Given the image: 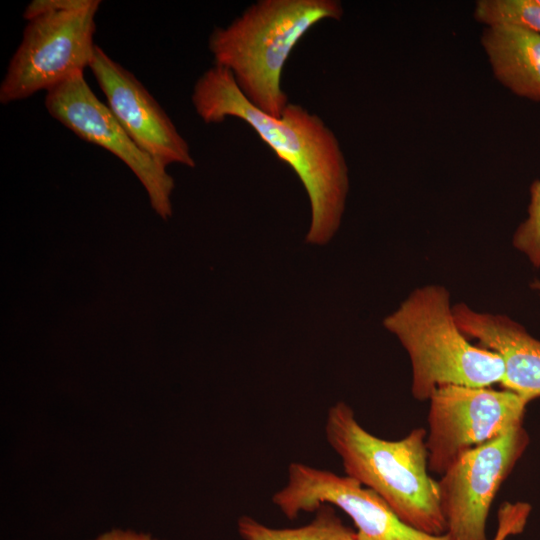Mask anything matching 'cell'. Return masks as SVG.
I'll list each match as a JSON object with an SVG mask.
<instances>
[{
	"mask_svg": "<svg viewBox=\"0 0 540 540\" xmlns=\"http://www.w3.org/2000/svg\"><path fill=\"white\" fill-rule=\"evenodd\" d=\"M191 101L206 124L234 117L248 124L302 182L311 206L306 241L327 243L338 230L349 191L348 166L334 132L314 113L289 103L280 117L250 103L227 69L213 65L195 82Z\"/></svg>",
	"mask_w": 540,
	"mask_h": 540,
	"instance_id": "cell-1",
	"label": "cell"
},
{
	"mask_svg": "<svg viewBox=\"0 0 540 540\" xmlns=\"http://www.w3.org/2000/svg\"><path fill=\"white\" fill-rule=\"evenodd\" d=\"M337 0H259L208 39L214 65L230 71L247 100L280 117L290 103L281 87L285 64L299 41L316 24L340 20Z\"/></svg>",
	"mask_w": 540,
	"mask_h": 540,
	"instance_id": "cell-2",
	"label": "cell"
},
{
	"mask_svg": "<svg viewBox=\"0 0 540 540\" xmlns=\"http://www.w3.org/2000/svg\"><path fill=\"white\" fill-rule=\"evenodd\" d=\"M325 435L346 476L374 491L411 527L446 533L438 481L429 475L427 430L415 428L399 440H386L367 431L340 401L327 413Z\"/></svg>",
	"mask_w": 540,
	"mask_h": 540,
	"instance_id": "cell-3",
	"label": "cell"
},
{
	"mask_svg": "<svg viewBox=\"0 0 540 540\" xmlns=\"http://www.w3.org/2000/svg\"><path fill=\"white\" fill-rule=\"evenodd\" d=\"M406 350L412 368L411 392L429 400L444 385L490 387L500 384L504 363L499 354L473 345L459 329L449 290L440 284L415 288L383 320Z\"/></svg>",
	"mask_w": 540,
	"mask_h": 540,
	"instance_id": "cell-4",
	"label": "cell"
},
{
	"mask_svg": "<svg viewBox=\"0 0 540 540\" xmlns=\"http://www.w3.org/2000/svg\"><path fill=\"white\" fill-rule=\"evenodd\" d=\"M100 3L34 0L26 6L23 16L28 24L0 85L2 104L47 92L90 66Z\"/></svg>",
	"mask_w": 540,
	"mask_h": 540,
	"instance_id": "cell-5",
	"label": "cell"
},
{
	"mask_svg": "<svg viewBox=\"0 0 540 540\" xmlns=\"http://www.w3.org/2000/svg\"><path fill=\"white\" fill-rule=\"evenodd\" d=\"M429 401L428 467L440 475L465 452L522 424L529 404L504 388L465 385L440 386Z\"/></svg>",
	"mask_w": 540,
	"mask_h": 540,
	"instance_id": "cell-6",
	"label": "cell"
},
{
	"mask_svg": "<svg viewBox=\"0 0 540 540\" xmlns=\"http://www.w3.org/2000/svg\"><path fill=\"white\" fill-rule=\"evenodd\" d=\"M522 424L462 454L438 481L446 533L453 540H488L486 523L496 494L529 445Z\"/></svg>",
	"mask_w": 540,
	"mask_h": 540,
	"instance_id": "cell-7",
	"label": "cell"
},
{
	"mask_svg": "<svg viewBox=\"0 0 540 540\" xmlns=\"http://www.w3.org/2000/svg\"><path fill=\"white\" fill-rule=\"evenodd\" d=\"M289 519L331 505L346 513L356 528L355 540H453L419 531L407 523L374 491L349 476L294 462L287 484L272 497Z\"/></svg>",
	"mask_w": 540,
	"mask_h": 540,
	"instance_id": "cell-8",
	"label": "cell"
},
{
	"mask_svg": "<svg viewBox=\"0 0 540 540\" xmlns=\"http://www.w3.org/2000/svg\"><path fill=\"white\" fill-rule=\"evenodd\" d=\"M49 114L82 140L98 145L124 162L147 190L154 210L171 215L174 180L166 166L142 151L107 105L90 89L83 72L71 75L46 92Z\"/></svg>",
	"mask_w": 540,
	"mask_h": 540,
	"instance_id": "cell-9",
	"label": "cell"
},
{
	"mask_svg": "<svg viewBox=\"0 0 540 540\" xmlns=\"http://www.w3.org/2000/svg\"><path fill=\"white\" fill-rule=\"evenodd\" d=\"M89 68L107 106L142 151L164 166L173 163L195 166L189 144L133 73L99 46H96Z\"/></svg>",
	"mask_w": 540,
	"mask_h": 540,
	"instance_id": "cell-10",
	"label": "cell"
},
{
	"mask_svg": "<svg viewBox=\"0 0 540 540\" xmlns=\"http://www.w3.org/2000/svg\"><path fill=\"white\" fill-rule=\"evenodd\" d=\"M455 321L467 338L500 355V385L527 401L540 397V340L505 314L476 311L466 303L453 305Z\"/></svg>",
	"mask_w": 540,
	"mask_h": 540,
	"instance_id": "cell-11",
	"label": "cell"
},
{
	"mask_svg": "<svg viewBox=\"0 0 540 540\" xmlns=\"http://www.w3.org/2000/svg\"><path fill=\"white\" fill-rule=\"evenodd\" d=\"M481 44L496 79L514 94L540 102V34L508 24L486 26Z\"/></svg>",
	"mask_w": 540,
	"mask_h": 540,
	"instance_id": "cell-12",
	"label": "cell"
},
{
	"mask_svg": "<svg viewBox=\"0 0 540 540\" xmlns=\"http://www.w3.org/2000/svg\"><path fill=\"white\" fill-rule=\"evenodd\" d=\"M237 526L244 540H355V530L328 504L316 510L310 523L296 528L268 527L249 516L240 517Z\"/></svg>",
	"mask_w": 540,
	"mask_h": 540,
	"instance_id": "cell-13",
	"label": "cell"
},
{
	"mask_svg": "<svg viewBox=\"0 0 540 540\" xmlns=\"http://www.w3.org/2000/svg\"><path fill=\"white\" fill-rule=\"evenodd\" d=\"M474 17L486 26L508 24L540 34V5L535 0H479Z\"/></svg>",
	"mask_w": 540,
	"mask_h": 540,
	"instance_id": "cell-14",
	"label": "cell"
},
{
	"mask_svg": "<svg viewBox=\"0 0 540 540\" xmlns=\"http://www.w3.org/2000/svg\"><path fill=\"white\" fill-rule=\"evenodd\" d=\"M512 245L534 268H540V180L533 181L530 186L527 217L516 228Z\"/></svg>",
	"mask_w": 540,
	"mask_h": 540,
	"instance_id": "cell-15",
	"label": "cell"
},
{
	"mask_svg": "<svg viewBox=\"0 0 540 540\" xmlns=\"http://www.w3.org/2000/svg\"><path fill=\"white\" fill-rule=\"evenodd\" d=\"M530 510L528 503H503L498 510V528L493 540H506L507 537L522 532Z\"/></svg>",
	"mask_w": 540,
	"mask_h": 540,
	"instance_id": "cell-16",
	"label": "cell"
},
{
	"mask_svg": "<svg viewBox=\"0 0 540 540\" xmlns=\"http://www.w3.org/2000/svg\"><path fill=\"white\" fill-rule=\"evenodd\" d=\"M94 540H158L150 535L137 533L131 530L113 529L98 536Z\"/></svg>",
	"mask_w": 540,
	"mask_h": 540,
	"instance_id": "cell-17",
	"label": "cell"
},
{
	"mask_svg": "<svg viewBox=\"0 0 540 540\" xmlns=\"http://www.w3.org/2000/svg\"><path fill=\"white\" fill-rule=\"evenodd\" d=\"M529 286L540 297V279H533Z\"/></svg>",
	"mask_w": 540,
	"mask_h": 540,
	"instance_id": "cell-18",
	"label": "cell"
},
{
	"mask_svg": "<svg viewBox=\"0 0 540 540\" xmlns=\"http://www.w3.org/2000/svg\"><path fill=\"white\" fill-rule=\"evenodd\" d=\"M537 2L538 5H540V0H535Z\"/></svg>",
	"mask_w": 540,
	"mask_h": 540,
	"instance_id": "cell-19",
	"label": "cell"
}]
</instances>
